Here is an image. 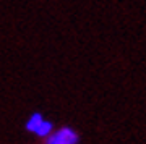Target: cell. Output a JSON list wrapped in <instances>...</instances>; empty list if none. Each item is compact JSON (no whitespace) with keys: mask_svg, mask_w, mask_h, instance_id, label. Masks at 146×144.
<instances>
[{"mask_svg":"<svg viewBox=\"0 0 146 144\" xmlns=\"http://www.w3.org/2000/svg\"><path fill=\"white\" fill-rule=\"evenodd\" d=\"M80 134L78 131L72 126H62L58 129H54L44 139V144H78Z\"/></svg>","mask_w":146,"mask_h":144,"instance_id":"cell-1","label":"cell"},{"mask_svg":"<svg viewBox=\"0 0 146 144\" xmlns=\"http://www.w3.org/2000/svg\"><path fill=\"white\" fill-rule=\"evenodd\" d=\"M42 120H44V117H42L41 112H33L29 117H28L26 123H25V128H26V131H29V133L34 134V131H36L37 128H39V125L42 123Z\"/></svg>","mask_w":146,"mask_h":144,"instance_id":"cell-2","label":"cell"},{"mask_svg":"<svg viewBox=\"0 0 146 144\" xmlns=\"http://www.w3.org/2000/svg\"><path fill=\"white\" fill-rule=\"evenodd\" d=\"M54 131V123L50 122V120H42V123L39 125V128L34 131V134H36L37 138H41V139H46L49 134Z\"/></svg>","mask_w":146,"mask_h":144,"instance_id":"cell-3","label":"cell"}]
</instances>
